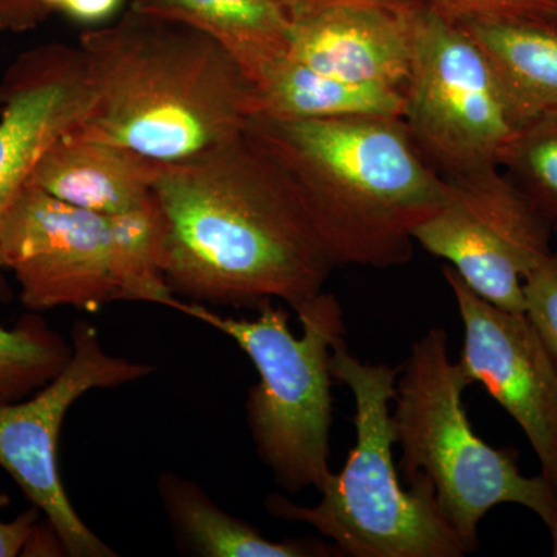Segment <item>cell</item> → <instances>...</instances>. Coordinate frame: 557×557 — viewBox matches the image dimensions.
<instances>
[{"label": "cell", "mask_w": 557, "mask_h": 557, "mask_svg": "<svg viewBox=\"0 0 557 557\" xmlns=\"http://www.w3.org/2000/svg\"><path fill=\"white\" fill-rule=\"evenodd\" d=\"M0 259L28 311L73 307L94 313L120 302L108 215L54 199L30 183L3 223Z\"/></svg>", "instance_id": "obj_10"}, {"label": "cell", "mask_w": 557, "mask_h": 557, "mask_svg": "<svg viewBox=\"0 0 557 557\" xmlns=\"http://www.w3.org/2000/svg\"><path fill=\"white\" fill-rule=\"evenodd\" d=\"M416 0H281L288 14L306 13V11L330 9V7H397L409 5Z\"/></svg>", "instance_id": "obj_26"}, {"label": "cell", "mask_w": 557, "mask_h": 557, "mask_svg": "<svg viewBox=\"0 0 557 557\" xmlns=\"http://www.w3.org/2000/svg\"><path fill=\"white\" fill-rule=\"evenodd\" d=\"M126 0H0V33L33 30L51 14H62L87 28L109 24Z\"/></svg>", "instance_id": "obj_22"}, {"label": "cell", "mask_w": 557, "mask_h": 557, "mask_svg": "<svg viewBox=\"0 0 557 557\" xmlns=\"http://www.w3.org/2000/svg\"><path fill=\"white\" fill-rule=\"evenodd\" d=\"M178 311L225 333L251 359L259 383L249 391L247 423L256 453L288 493L321 490L329 467L333 421L330 358L344 339L343 309L332 293H319L296 313L302 336L293 335L289 313L273 302L256 319L223 318L200 304Z\"/></svg>", "instance_id": "obj_6"}, {"label": "cell", "mask_w": 557, "mask_h": 557, "mask_svg": "<svg viewBox=\"0 0 557 557\" xmlns=\"http://www.w3.org/2000/svg\"><path fill=\"white\" fill-rule=\"evenodd\" d=\"M498 166L507 170L557 233V112L518 127L505 146Z\"/></svg>", "instance_id": "obj_21"}, {"label": "cell", "mask_w": 557, "mask_h": 557, "mask_svg": "<svg viewBox=\"0 0 557 557\" xmlns=\"http://www.w3.org/2000/svg\"><path fill=\"white\" fill-rule=\"evenodd\" d=\"M132 9L208 33L255 83L288 53L289 14L278 0H132Z\"/></svg>", "instance_id": "obj_17"}, {"label": "cell", "mask_w": 557, "mask_h": 557, "mask_svg": "<svg viewBox=\"0 0 557 557\" xmlns=\"http://www.w3.org/2000/svg\"><path fill=\"white\" fill-rule=\"evenodd\" d=\"M245 134L289 180L336 267L408 263L413 233L448 197V178L397 116H252Z\"/></svg>", "instance_id": "obj_3"}, {"label": "cell", "mask_w": 557, "mask_h": 557, "mask_svg": "<svg viewBox=\"0 0 557 557\" xmlns=\"http://www.w3.org/2000/svg\"><path fill=\"white\" fill-rule=\"evenodd\" d=\"M72 344L39 313L0 327V403L30 397L67 364Z\"/></svg>", "instance_id": "obj_20"}, {"label": "cell", "mask_w": 557, "mask_h": 557, "mask_svg": "<svg viewBox=\"0 0 557 557\" xmlns=\"http://www.w3.org/2000/svg\"><path fill=\"white\" fill-rule=\"evenodd\" d=\"M78 47L94 102L70 134L175 164L240 137L256 115L255 81L185 22L131 7L87 28Z\"/></svg>", "instance_id": "obj_2"}, {"label": "cell", "mask_w": 557, "mask_h": 557, "mask_svg": "<svg viewBox=\"0 0 557 557\" xmlns=\"http://www.w3.org/2000/svg\"><path fill=\"white\" fill-rule=\"evenodd\" d=\"M163 166L121 146L69 132L40 156L28 183L54 199L112 218L146 203Z\"/></svg>", "instance_id": "obj_14"}, {"label": "cell", "mask_w": 557, "mask_h": 557, "mask_svg": "<svg viewBox=\"0 0 557 557\" xmlns=\"http://www.w3.org/2000/svg\"><path fill=\"white\" fill-rule=\"evenodd\" d=\"M72 355L65 368L30 397L0 403V468L42 512L65 555L113 557L116 553L79 518L62 485L58 446L69 409L94 388H113L146 379V362L110 355L89 321L72 329Z\"/></svg>", "instance_id": "obj_8"}, {"label": "cell", "mask_w": 557, "mask_h": 557, "mask_svg": "<svg viewBox=\"0 0 557 557\" xmlns=\"http://www.w3.org/2000/svg\"><path fill=\"white\" fill-rule=\"evenodd\" d=\"M330 7L289 14L288 57L358 84L405 89L413 7Z\"/></svg>", "instance_id": "obj_13"}, {"label": "cell", "mask_w": 557, "mask_h": 557, "mask_svg": "<svg viewBox=\"0 0 557 557\" xmlns=\"http://www.w3.org/2000/svg\"><path fill=\"white\" fill-rule=\"evenodd\" d=\"M485 54L516 129L557 112V22L458 24Z\"/></svg>", "instance_id": "obj_15"}, {"label": "cell", "mask_w": 557, "mask_h": 557, "mask_svg": "<svg viewBox=\"0 0 557 557\" xmlns=\"http://www.w3.org/2000/svg\"><path fill=\"white\" fill-rule=\"evenodd\" d=\"M454 24L472 21L557 22V0H423Z\"/></svg>", "instance_id": "obj_23"}, {"label": "cell", "mask_w": 557, "mask_h": 557, "mask_svg": "<svg viewBox=\"0 0 557 557\" xmlns=\"http://www.w3.org/2000/svg\"><path fill=\"white\" fill-rule=\"evenodd\" d=\"M406 126L445 177L498 166L516 127L485 54L463 28L418 0L405 89Z\"/></svg>", "instance_id": "obj_7"}, {"label": "cell", "mask_w": 557, "mask_h": 557, "mask_svg": "<svg viewBox=\"0 0 557 557\" xmlns=\"http://www.w3.org/2000/svg\"><path fill=\"white\" fill-rule=\"evenodd\" d=\"M278 2H281V0H278Z\"/></svg>", "instance_id": "obj_27"}, {"label": "cell", "mask_w": 557, "mask_h": 557, "mask_svg": "<svg viewBox=\"0 0 557 557\" xmlns=\"http://www.w3.org/2000/svg\"><path fill=\"white\" fill-rule=\"evenodd\" d=\"M472 381L450 361L448 333L431 329L410 350L397 380L392 413L406 483L424 474L440 508L469 553L479 547L480 520L497 505L531 509L547 525L557 557V486L527 478L511 450L496 449L469 423L463 394Z\"/></svg>", "instance_id": "obj_5"}, {"label": "cell", "mask_w": 557, "mask_h": 557, "mask_svg": "<svg viewBox=\"0 0 557 557\" xmlns=\"http://www.w3.org/2000/svg\"><path fill=\"white\" fill-rule=\"evenodd\" d=\"M159 493L177 536L196 555L205 557H311L330 556L324 542L289 539L274 542L258 528L223 511L196 483L163 474Z\"/></svg>", "instance_id": "obj_18"}, {"label": "cell", "mask_w": 557, "mask_h": 557, "mask_svg": "<svg viewBox=\"0 0 557 557\" xmlns=\"http://www.w3.org/2000/svg\"><path fill=\"white\" fill-rule=\"evenodd\" d=\"M330 372L354 394L357 443L344 468L332 472L319 490L317 505L300 507L273 494L265 502L271 516L309 523L351 557L467 555L431 480L417 475L410 490L399 482L391 401L401 368L359 361L341 339L333 347Z\"/></svg>", "instance_id": "obj_4"}, {"label": "cell", "mask_w": 557, "mask_h": 557, "mask_svg": "<svg viewBox=\"0 0 557 557\" xmlns=\"http://www.w3.org/2000/svg\"><path fill=\"white\" fill-rule=\"evenodd\" d=\"M91 102L79 47L40 46L20 54L7 69L0 81V236L40 156L78 126Z\"/></svg>", "instance_id": "obj_12"}, {"label": "cell", "mask_w": 557, "mask_h": 557, "mask_svg": "<svg viewBox=\"0 0 557 557\" xmlns=\"http://www.w3.org/2000/svg\"><path fill=\"white\" fill-rule=\"evenodd\" d=\"M522 289L523 313L557 362V252L527 274Z\"/></svg>", "instance_id": "obj_24"}, {"label": "cell", "mask_w": 557, "mask_h": 557, "mask_svg": "<svg viewBox=\"0 0 557 557\" xmlns=\"http://www.w3.org/2000/svg\"><path fill=\"white\" fill-rule=\"evenodd\" d=\"M465 327L460 368L525 432L542 475L557 486V362L525 313L480 298L453 267L443 270Z\"/></svg>", "instance_id": "obj_11"}, {"label": "cell", "mask_w": 557, "mask_h": 557, "mask_svg": "<svg viewBox=\"0 0 557 557\" xmlns=\"http://www.w3.org/2000/svg\"><path fill=\"white\" fill-rule=\"evenodd\" d=\"M9 505L10 497L0 494V511ZM42 512L33 507L10 522L0 519V557L27 556L33 539L42 525Z\"/></svg>", "instance_id": "obj_25"}, {"label": "cell", "mask_w": 557, "mask_h": 557, "mask_svg": "<svg viewBox=\"0 0 557 557\" xmlns=\"http://www.w3.org/2000/svg\"><path fill=\"white\" fill-rule=\"evenodd\" d=\"M446 178L445 203L413 240L445 259L480 298L523 313V278L552 252L547 220L498 166Z\"/></svg>", "instance_id": "obj_9"}, {"label": "cell", "mask_w": 557, "mask_h": 557, "mask_svg": "<svg viewBox=\"0 0 557 557\" xmlns=\"http://www.w3.org/2000/svg\"><path fill=\"white\" fill-rule=\"evenodd\" d=\"M405 113L401 90L350 83L293 60L274 62L256 83V115L278 121H318Z\"/></svg>", "instance_id": "obj_16"}, {"label": "cell", "mask_w": 557, "mask_h": 557, "mask_svg": "<svg viewBox=\"0 0 557 557\" xmlns=\"http://www.w3.org/2000/svg\"><path fill=\"white\" fill-rule=\"evenodd\" d=\"M163 270L175 296L200 306L298 311L336 269L284 172L247 134L182 163L152 188Z\"/></svg>", "instance_id": "obj_1"}, {"label": "cell", "mask_w": 557, "mask_h": 557, "mask_svg": "<svg viewBox=\"0 0 557 557\" xmlns=\"http://www.w3.org/2000/svg\"><path fill=\"white\" fill-rule=\"evenodd\" d=\"M113 274L123 302H150L178 310L163 270V222L153 196L146 203L112 215Z\"/></svg>", "instance_id": "obj_19"}]
</instances>
